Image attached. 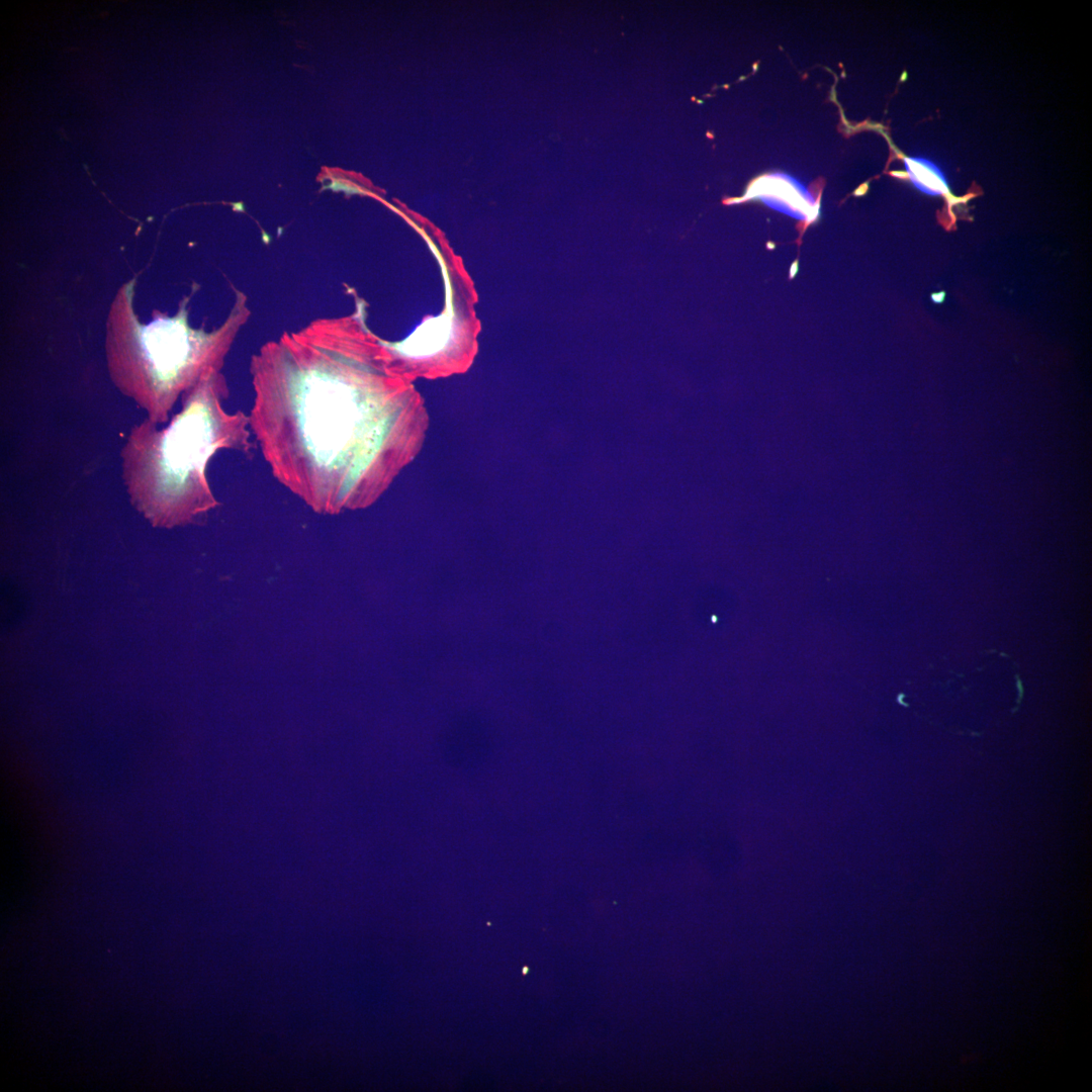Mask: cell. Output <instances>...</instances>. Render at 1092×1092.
I'll use <instances>...</instances> for the list:
<instances>
[{"mask_svg":"<svg viewBox=\"0 0 1092 1092\" xmlns=\"http://www.w3.org/2000/svg\"><path fill=\"white\" fill-rule=\"evenodd\" d=\"M251 371V432L273 476L315 513L372 505L422 447L421 397L389 349L361 333L283 338Z\"/></svg>","mask_w":1092,"mask_h":1092,"instance_id":"obj_1","label":"cell"},{"mask_svg":"<svg viewBox=\"0 0 1092 1092\" xmlns=\"http://www.w3.org/2000/svg\"><path fill=\"white\" fill-rule=\"evenodd\" d=\"M224 344L203 340L180 320L159 318L143 327L134 348L115 355V379L161 424L182 390L190 389L209 370L216 369Z\"/></svg>","mask_w":1092,"mask_h":1092,"instance_id":"obj_3","label":"cell"},{"mask_svg":"<svg viewBox=\"0 0 1092 1092\" xmlns=\"http://www.w3.org/2000/svg\"><path fill=\"white\" fill-rule=\"evenodd\" d=\"M223 379L216 369L188 389L182 410L157 429L149 419L131 429L121 451L122 476L132 506L154 526L196 523L218 506L207 465L219 450L249 454V416L228 413Z\"/></svg>","mask_w":1092,"mask_h":1092,"instance_id":"obj_2","label":"cell"}]
</instances>
